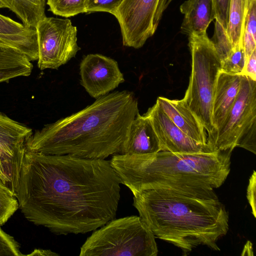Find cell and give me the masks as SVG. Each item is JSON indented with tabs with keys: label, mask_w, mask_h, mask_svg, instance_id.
Here are the masks:
<instances>
[{
	"label": "cell",
	"mask_w": 256,
	"mask_h": 256,
	"mask_svg": "<svg viewBox=\"0 0 256 256\" xmlns=\"http://www.w3.org/2000/svg\"><path fill=\"white\" fill-rule=\"evenodd\" d=\"M120 184L110 160L24 146L11 189L28 220L67 235L94 231L116 218Z\"/></svg>",
	"instance_id": "obj_1"
},
{
	"label": "cell",
	"mask_w": 256,
	"mask_h": 256,
	"mask_svg": "<svg viewBox=\"0 0 256 256\" xmlns=\"http://www.w3.org/2000/svg\"><path fill=\"white\" fill-rule=\"evenodd\" d=\"M138 113L132 92L115 91L36 130L25 147L44 154L106 159L122 154L129 126Z\"/></svg>",
	"instance_id": "obj_2"
},
{
	"label": "cell",
	"mask_w": 256,
	"mask_h": 256,
	"mask_svg": "<svg viewBox=\"0 0 256 256\" xmlns=\"http://www.w3.org/2000/svg\"><path fill=\"white\" fill-rule=\"evenodd\" d=\"M139 216L158 238L180 248L184 256L205 246L219 251V239L228 230V214L218 198L170 189L132 194Z\"/></svg>",
	"instance_id": "obj_3"
},
{
	"label": "cell",
	"mask_w": 256,
	"mask_h": 256,
	"mask_svg": "<svg viewBox=\"0 0 256 256\" xmlns=\"http://www.w3.org/2000/svg\"><path fill=\"white\" fill-rule=\"evenodd\" d=\"M232 152L116 154L110 162L122 184L132 194L164 188L218 198L214 189L220 187L230 174Z\"/></svg>",
	"instance_id": "obj_4"
},
{
	"label": "cell",
	"mask_w": 256,
	"mask_h": 256,
	"mask_svg": "<svg viewBox=\"0 0 256 256\" xmlns=\"http://www.w3.org/2000/svg\"><path fill=\"white\" fill-rule=\"evenodd\" d=\"M192 70L188 88L182 99L208 132L214 135L212 106L221 61L211 40L205 34L188 36Z\"/></svg>",
	"instance_id": "obj_5"
},
{
	"label": "cell",
	"mask_w": 256,
	"mask_h": 256,
	"mask_svg": "<svg viewBox=\"0 0 256 256\" xmlns=\"http://www.w3.org/2000/svg\"><path fill=\"white\" fill-rule=\"evenodd\" d=\"M94 230L80 256H156L155 236L140 216L114 219Z\"/></svg>",
	"instance_id": "obj_6"
},
{
	"label": "cell",
	"mask_w": 256,
	"mask_h": 256,
	"mask_svg": "<svg viewBox=\"0 0 256 256\" xmlns=\"http://www.w3.org/2000/svg\"><path fill=\"white\" fill-rule=\"evenodd\" d=\"M215 150L232 152L236 147L256 152V81L241 75L236 98L225 120L208 140Z\"/></svg>",
	"instance_id": "obj_7"
},
{
	"label": "cell",
	"mask_w": 256,
	"mask_h": 256,
	"mask_svg": "<svg viewBox=\"0 0 256 256\" xmlns=\"http://www.w3.org/2000/svg\"><path fill=\"white\" fill-rule=\"evenodd\" d=\"M38 45V66L58 69L75 57L80 48L77 28L69 19L46 16L36 27Z\"/></svg>",
	"instance_id": "obj_8"
},
{
	"label": "cell",
	"mask_w": 256,
	"mask_h": 256,
	"mask_svg": "<svg viewBox=\"0 0 256 256\" xmlns=\"http://www.w3.org/2000/svg\"><path fill=\"white\" fill-rule=\"evenodd\" d=\"M172 0H123L113 15L120 28L123 45L142 47L156 31Z\"/></svg>",
	"instance_id": "obj_9"
},
{
	"label": "cell",
	"mask_w": 256,
	"mask_h": 256,
	"mask_svg": "<svg viewBox=\"0 0 256 256\" xmlns=\"http://www.w3.org/2000/svg\"><path fill=\"white\" fill-rule=\"evenodd\" d=\"M80 84L96 99L108 94L124 82L114 60L95 54L84 57L80 65Z\"/></svg>",
	"instance_id": "obj_10"
},
{
	"label": "cell",
	"mask_w": 256,
	"mask_h": 256,
	"mask_svg": "<svg viewBox=\"0 0 256 256\" xmlns=\"http://www.w3.org/2000/svg\"><path fill=\"white\" fill-rule=\"evenodd\" d=\"M144 115L151 120L160 141L161 151L178 154L214 152L209 146L200 144L186 135L172 122L156 102Z\"/></svg>",
	"instance_id": "obj_11"
},
{
	"label": "cell",
	"mask_w": 256,
	"mask_h": 256,
	"mask_svg": "<svg viewBox=\"0 0 256 256\" xmlns=\"http://www.w3.org/2000/svg\"><path fill=\"white\" fill-rule=\"evenodd\" d=\"M32 130L0 113V158L11 180L16 174L27 140Z\"/></svg>",
	"instance_id": "obj_12"
},
{
	"label": "cell",
	"mask_w": 256,
	"mask_h": 256,
	"mask_svg": "<svg viewBox=\"0 0 256 256\" xmlns=\"http://www.w3.org/2000/svg\"><path fill=\"white\" fill-rule=\"evenodd\" d=\"M0 42L25 55L30 61L38 60V45L36 28L0 14Z\"/></svg>",
	"instance_id": "obj_13"
},
{
	"label": "cell",
	"mask_w": 256,
	"mask_h": 256,
	"mask_svg": "<svg viewBox=\"0 0 256 256\" xmlns=\"http://www.w3.org/2000/svg\"><path fill=\"white\" fill-rule=\"evenodd\" d=\"M160 151V141L151 120L138 113L129 126L122 154L146 155Z\"/></svg>",
	"instance_id": "obj_14"
},
{
	"label": "cell",
	"mask_w": 256,
	"mask_h": 256,
	"mask_svg": "<svg viewBox=\"0 0 256 256\" xmlns=\"http://www.w3.org/2000/svg\"><path fill=\"white\" fill-rule=\"evenodd\" d=\"M156 102L172 122L186 135L203 145L208 146L206 130L182 100L159 96Z\"/></svg>",
	"instance_id": "obj_15"
},
{
	"label": "cell",
	"mask_w": 256,
	"mask_h": 256,
	"mask_svg": "<svg viewBox=\"0 0 256 256\" xmlns=\"http://www.w3.org/2000/svg\"><path fill=\"white\" fill-rule=\"evenodd\" d=\"M240 80L241 75L222 72L218 74L212 106V122L215 132L225 120L236 98Z\"/></svg>",
	"instance_id": "obj_16"
},
{
	"label": "cell",
	"mask_w": 256,
	"mask_h": 256,
	"mask_svg": "<svg viewBox=\"0 0 256 256\" xmlns=\"http://www.w3.org/2000/svg\"><path fill=\"white\" fill-rule=\"evenodd\" d=\"M184 15L181 32L186 35L205 34L215 18L212 0H186L180 8Z\"/></svg>",
	"instance_id": "obj_17"
},
{
	"label": "cell",
	"mask_w": 256,
	"mask_h": 256,
	"mask_svg": "<svg viewBox=\"0 0 256 256\" xmlns=\"http://www.w3.org/2000/svg\"><path fill=\"white\" fill-rule=\"evenodd\" d=\"M32 68L31 61L24 54L11 48L0 47V83L29 76Z\"/></svg>",
	"instance_id": "obj_18"
},
{
	"label": "cell",
	"mask_w": 256,
	"mask_h": 256,
	"mask_svg": "<svg viewBox=\"0 0 256 256\" xmlns=\"http://www.w3.org/2000/svg\"><path fill=\"white\" fill-rule=\"evenodd\" d=\"M6 8L14 12L24 26L35 28L44 18L46 0H2Z\"/></svg>",
	"instance_id": "obj_19"
},
{
	"label": "cell",
	"mask_w": 256,
	"mask_h": 256,
	"mask_svg": "<svg viewBox=\"0 0 256 256\" xmlns=\"http://www.w3.org/2000/svg\"><path fill=\"white\" fill-rule=\"evenodd\" d=\"M248 0H231L227 32L234 49L242 46Z\"/></svg>",
	"instance_id": "obj_20"
},
{
	"label": "cell",
	"mask_w": 256,
	"mask_h": 256,
	"mask_svg": "<svg viewBox=\"0 0 256 256\" xmlns=\"http://www.w3.org/2000/svg\"><path fill=\"white\" fill-rule=\"evenodd\" d=\"M242 46L247 59L256 49V0H252L248 6Z\"/></svg>",
	"instance_id": "obj_21"
},
{
	"label": "cell",
	"mask_w": 256,
	"mask_h": 256,
	"mask_svg": "<svg viewBox=\"0 0 256 256\" xmlns=\"http://www.w3.org/2000/svg\"><path fill=\"white\" fill-rule=\"evenodd\" d=\"M88 0H47L49 10L63 17L86 12Z\"/></svg>",
	"instance_id": "obj_22"
},
{
	"label": "cell",
	"mask_w": 256,
	"mask_h": 256,
	"mask_svg": "<svg viewBox=\"0 0 256 256\" xmlns=\"http://www.w3.org/2000/svg\"><path fill=\"white\" fill-rule=\"evenodd\" d=\"M19 208L18 199L11 188L0 179V226Z\"/></svg>",
	"instance_id": "obj_23"
},
{
	"label": "cell",
	"mask_w": 256,
	"mask_h": 256,
	"mask_svg": "<svg viewBox=\"0 0 256 256\" xmlns=\"http://www.w3.org/2000/svg\"><path fill=\"white\" fill-rule=\"evenodd\" d=\"M210 40L222 63L228 58L234 48L227 31L216 20L214 22V34Z\"/></svg>",
	"instance_id": "obj_24"
},
{
	"label": "cell",
	"mask_w": 256,
	"mask_h": 256,
	"mask_svg": "<svg viewBox=\"0 0 256 256\" xmlns=\"http://www.w3.org/2000/svg\"><path fill=\"white\" fill-rule=\"evenodd\" d=\"M243 46L234 48L228 56L222 62L220 72L230 74L242 75L246 62Z\"/></svg>",
	"instance_id": "obj_25"
},
{
	"label": "cell",
	"mask_w": 256,
	"mask_h": 256,
	"mask_svg": "<svg viewBox=\"0 0 256 256\" xmlns=\"http://www.w3.org/2000/svg\"><path fill=\"white\" fill-rule=\"evenodd\" d=\"M0 226V256H24L20 245L13 236L4 232Z\"/></svg>",
	"instance_id": "obj_26"
},
{
	"label": "cell",
	"mask_w": 256,
	"mask_h": 256,
	"mask_svg": "<svg viewBox=\"0 0 256 256\" xmlns=\"http://www.w3.org/2000/svg\"><path fill=\"white\" fill-rule=\"evenodd\" d=\"M123 0H88L86 12H102L113 15Z\"/></svg>",
	"instance_id": "obj_27"
},
{
	"label": "cell",
	"mask_w": 256,
	"mask_h": 256,
	"mask_svg": "<svg viewBox=\"0 0 256 256\" xmlns=\"http://www.w3.org/2000/svg\"><path fill=\"white\" fill-rule=\"evenodd\" d=\"M215 20L227 31L231 0H212Z\"/></svg>",
	"instance_id": "obj_28"
},
{
	"label": "cell",
	"mask_w": 256,
	"mask_h": 256,
	"mask_svg": "<svg viewBox=\"0 0 256 256\" xmlns=\"http://www.w3.org/2000/svg\"><path fill=\"white\" fill-rule=\"evenodd\" d=\"M256 174L254 170L249 180L248 185L247 188L246 197L250 204L252 214L254 217L256 216Z\"/></svg>",
	"instance_id": "obj_29"
},
{
	"label": "cell",
	"mask_w": 256,
	"mask_h": 256,
	"mask_svg": "<svg viewBox=\"0 0 256 256\" xmlns=\"http://www.w3.org/2000/svg\"><path fill=\"white\" fill-rule=\"evenodd\" d=\"M242 75H244L252 80L256 81V49L246 59Z\"/></svg>",
	"instance_id": "obj_30"
},
{
	"label": "cell",
	"mask_w": 256,
	"mask_h": 256,
	"mask_svg": "<svg viewBox=\"0 0 256 256\" xmlns=\"http://www.w3.org/2000/svg\"><path fill=\"white\" fill-rule=\"evenodd\" d=\"M26 256H59V254L50 250L36 248L30 254H28Z\"/></svg>",
	"instance_id": "obj_31"
},
{
	"label": "cell",
	"mask_w": 256,
	"mask_h": 256,
	"mask_svg": "<svg viewBox=\"0 0 256 256\" xmlns=\"http://www.w3.org/2000/svg\"><path fill=\"white\" fill-rule=\"evenodd\" d=\"M0 179L5 184H7L10 188L11 180L8 176L4 169L2 162L0 158Z\"/></svg>",
	"instance_id": "obj_32"
},
{
	"label": "cell",
	"mask_w": 256,
	"mask_h": 256,
	"mask_svg": "<svg viewBox=\"0 0 256 256\" xmlns=\"http://www.w3.org/2000/svg\"><path fill=\"white\" fill-rule=\"evenodd\" d=\"M6 8L4 2L2 0H0V8Z\"/></svg>",
	"instance_id": "obj_33"
},
{
	"label": "cell",
	"mask_w": 256,
	"mask_h": 256,
	"mask_svg": "<svg viewBox=\"0 0 256 256\" xmlns=\"http://www.w3.org/2000/svg\"><path fill=\"white\" fill-rule=\"evenodd\" d=\"M0 48H8L3 44H2L0 42Z\"/></svg>",
	"instance_id": "obj_34"
},
{
	"label": "cell",
	"mask_w": 256,
	"mask_h": 256,
	"mask_svg": "<svg viewBox=\"0 0 256 256\" xmlns=\"http://www.w3.org/2000/svg\"><path fill=\"white\" fill-rule=\"evenodd\" d=\"M252 0H248V6L250 4V2L252 1Z\"/></svg>",
	"instance_id": "obj_35"
}]
</instances>
